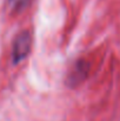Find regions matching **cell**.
I'll use <instances>...</instances> for the list:
<instances>
[{"instance_id":"6da1fadb","label":"cell","mask_w":120,"mask_h":121,"mask_svg":"<svg viewBox=\"0 0 120 121\" xmlns=\"http://www.w3.org/2000/svg\"><path fill=\"white\" fill-rule=\"evenodd\" d=\"M32 46V37L30 32L25 31L17 35L12 47V58L14 64H19L27 58Z\"/></svg>"},{"instance_id":"7a4b0ae2","label":"cell","mask_w":120,"mask_h":121,"mask_svg":"<svg viewBox=\"0 0 120 121\" xmlns=\"http://www.w3.org/2000/svg\"><path fill=\"white\" fill-rule=\"evenodd\" d=\"M28 2H30V0H8L9 8H11V11H14V12L22 11L28 5Z\"/></svg>"}]
</instances>
